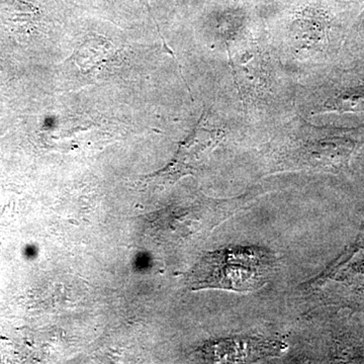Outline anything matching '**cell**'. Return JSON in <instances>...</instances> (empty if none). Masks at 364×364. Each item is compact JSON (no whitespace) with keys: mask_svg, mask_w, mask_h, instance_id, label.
Returning a JSON list of instances; mask_svg holds the SVG:
<instances>
[{"mask_svg":"<svg viewBox=\"0 0 364 364\" xmlns=\"http://www.w3.org/2000/svg\"><path fill=\"white\" fill-rule=\"evenodd\" d=\"M275 264L277 257L269 249L230 246L205 254L186 275V284L191 291L252 293L267 284Z\"/></svg>","mask_w":364,"mask_h":364,"instance_id":"cell-1","label":"cell"},{"mask_svg":"<svg viewBox=\"0 0 364 364\" xmlns=\"http://www.w3.org/2000/svg\"><path fill=\"white\" fill-rule=\"evenodd\" d=\"M284 346L277 341L251 337H235L212 342L203 347L205 359L213 363H250L257 359L279 355Z\"/></svg>","mask_w":364,"mask_h":364,"instance_id":"cell-2","label":"cell"}]
</instances>
